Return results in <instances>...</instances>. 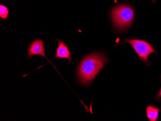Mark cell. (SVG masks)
Masks as SVG:
<instances>
[{"instance_id": "obj_5", "label": "cell", "mask_w": 161, "mask_h": 121, "mask_svg": "<svg viewBox=\"0 0 161 121\" xmlns=\"http://www.w3.org/2000/svg\"><path fill=\"white\" fill-rule=\"evenodd\" d=\"M56 41H58L59 45L57 48L56 56L54 59L56 58H66L68 59L69 64H70L72 61V56L68 48L61 39H57Z\"/></svg>"}, {"instance_id": "obj_4", "label": "cell", "mask_w": 161, "mask_h": 121, "mask_svg": "<svg viewBox=\"0 0 161 121\" xmlns=\"http://www.w3.org/2000/svg\"><path fill=\"white\" fill-rule=\"evenodd\" d=\"M35 55L42 56L47 58L45 54L44 42L42 40H35L30 46L27 53L28 58H30Z\"/></svg>"}, {"instance_id": "obj_7", "label": "cell", "mask_w": 161, "mask_h": 121, "mask_svg": "<svg viewBox=\"0 0 161 121\" xmlns=\"http://www.w3.org/2000/svg\"><path fill=\"white\" fill-rule=\"evenodd\" d=\"M8 9L5 5H0V17L3 19L5 20L8 18Z\"/></svg>"}, {"instance_id": "obj_8", "label": "cell", "mask_w": 161, "mask_h": 121, "mask_svg": "<svg viewBox=\"0 0 161 121\" xmlns=\"http://www.w3.org/2000/svg\"><path fill=\"white\" fill-rule=\"evenodd\" d=\"M160 97H161V88L159 92H158V93L157 94V96H156V99H159Z\"/></svg>"}, {"instance_id": "obj_3", "label": "cell", "mask_w": 161, "mask_h": 121, "mask_svg": "<svg viewBox=\"0 0 161 121\" xmlns=\"http://www.w3.org/2000/svg\"><path fill=\"white\" fill-rule=\"evenodd\" d=\"M128 43L133 48L136 54L144 63H149L148 57L152 53L157 54L156 50L148 42L141 40L128 39L123 43Z\"/></svg>"}, {"instance_id": "obj_6", "label": "cell", "mask_w": 161, "mask_h": 121, "mask_svg": "<svg viewBox=\"0 0 161 121\" xmlns=\"http://www.w3.org/2000/svg\"><path fill=\"white\" fill-rule=\"evenodd\" d=\"M159 112H160L159 108H156L154 106H149L146 109L147 117L150 121H157Z\"/></svg>"}, {"instance_id": "obj_1", "label": "cell", "mask_w": 161, "mask_h": 121, "mask_svg": "<svg viewBox=\"0 0 161 121\" xmlns=\"http://www.w3.org/2000/svg\"><path fill=\"white\" fill-rule=\"evenodd\" d=\"M107 61L106 56L100 53H93L85 58L78 68V75L80 84L87 85L92 83Z\"/></svg>"}, {"instance_id": "obj_2", "label": "cell", "mask_w": 161, "mask_h": 121, "mask_svg": "<svg viewBox=\"0 0 161 121\" xmlns=\"http://www.w3.org/2000/svg\"><path fill=\"white\" fill-rule=\"evenodd\" d=\"M111 17L115 27L119 30H124L132 23L135 18L134 10L130 5L121 4L112 10Z\"/></svg>"}, {"instance_id": "obj_9", "label": "cell", "mask_w": 161, "mask_h": 121, "mask_svg": "<svg viewBox=\"0 0 161 121\" xmlns=\"http://www.w3.org/2000/svg\"><path fill=\"white\" fill-rule=\"evenodd\" d=\"M152 1L153 3H155V2H156V0H152Z\"/></svg>"}]
</instances>
